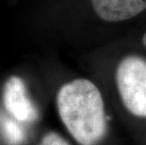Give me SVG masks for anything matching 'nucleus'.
<instances>
[{
	"label": "nucleus",
	"instance_id": "6",
	"mask_svg": "<svg viewBox=\"0 0 146 145\" xmlns=\"http://www.w3.org/2000/svg\"><path fill=\"white\" fill-rule=\"evenodd\" d=\"M39 145H70V143L56 132H48L41 140Z\"/></svg>",
	"mask_w": 146,
	"mask_h": 145
},
{
	"label": "nucleus",
	"instance_id": "2",
	"mask_svg": "<svg viewBox=\"0 0 146 145\" xmlns=\"http://www.w3.org/2000/svg\"><path fill=\"white\" fill-rule=\"evenodd\" d=\"M116 84L123 106L138 118H146V60L127 56L118 64Z\"/></svg>",
	"mask_w": 146,
	"mask_h": 145
},
{
	"label": "nucleus",
	"instance_id": "7",
	"mask_svg": "<svg viewBox=\"0 0 146 145\" xmlns=\"http://www.w3.org/2000/svg\"><path fill=\"white\" fill-rule=\"evenodd\" d=\"M142 42H143L144 46H145V47H146V32L144 33L143 37H142Z\"/></svg>",
	"mask_w": 146,
	"mask_h": 145
},
{
	"label": "nucleus",
	"instance_id": "5",
	"mask_svg": "<svg viewBox=\"0 0 146 145\" xmlns=\"http://www.w3.org/2000/svg\"><path fill=\"white\" fill-rule=\"evenodd\" d=\"M0 133L8 145H22L26 140V132L20 122L5 115H0Z\"/></svg>",
	"mask_w": 146,
	"mask_h": 145
},
{
	"label": "nucleus",
	"instance_id": "1",
	"mask_svg": "<svg viewBox=\"0 0 146 145\" xmlns=\"http://www.w3.org/2000/svg\"><path fill=\"white\" fill-rule=\"evenodd\" d=\"M58 116L80 145H97L107 133L105 104L99 89L85 78L61 86L57 94Z\"/></svg>",
	"mask_w": 146,
	"mask_h": 145
},
{
	"label": "nucleus",
	"instance_id": "4",
	"mask_svg": "<svg viewBox=\"0 0 146 145\" xmlns=\"http://www.w3.org/2000/svg\"><path fill=\"white\" fill-rule=\"evenodd\" d=\"M92 5L106 22L128 20L146 10V0H92Z\"/></svg>",
	"mask_w": 146,
	"mask_h": 145
},
{
	"label": "nucleus",
	"instance_id": "3",
	"mask_svg": "<svg viewBox=\"0 0 146 145\" xmlns=\"http://www.w3.org/2000/svg\"><path fill=\"white\" fill-rule=\"evenodd\" d=\"M3 103L12 118L20 122H31L38 118V110L27 94L23 79L12 75L3 89Z\"/></svg>",
	"mask_w": 146,
	"mask_h": 145
}]
</instances>
